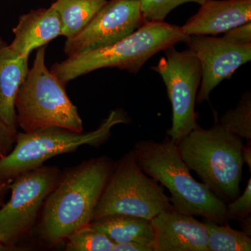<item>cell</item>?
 Listing matches in <instances>:
<instances>
[{
    "instance_id": "cell-1",
    "label": "cell",
    "mask_w": 251,
    "mask_h": 251,
    "mask_svg": "<svg viewBox=\"0 0 251 251\" xmlns=\"http://www.w3.org/2000/svg\"><path fill=\"white\" fill-rule=\"evenodd\" d=\"M114 164L108 157L101 156L61 175L44 202L39 225L40 237L48 245H57L90 225Z\"/></svg>"
},
{
    "instance_id": "cell-2",
    "label": "cell",
    "mask_w": 251,
    "mask_h": 251,
    "mask_svg": "<svg viewBox=\"0 0 251 251\" xmlns=\"http://www.w3.org/2000/svg\"><path fill=\"white\" fill-rule=\"evenodd\" d=\"M132 151L142 171L168 190L175 210L218 224H228L227 204L193 177L177 145L169 137L161 142L141 140Z\"/></svg>"
},
{
    "instance_id": "cell-3",
    "label": "cell",
    "mask_w": 251,
    "mask_h": 251,
    "mask_svg": "<svg viewBox=\"0 0 251 251\" xmlns=\"http://www.w3.org/2000/svg\"><path fill=\"white\" fill-rule=\"evenodd\" d=\"M181 27L161 22H146L133 34L101 49L72 55L54 63L50 71L63 85L103 68H117L136 74L153 55L188 40Z\"/></svg>"
},
{
    "instance_id": "cell-4",
    "label": "cell",
    "mask_w": 251,
    "mask_h": 251,
    "mask_svg": "<svg viewBox=\"0 0 251 251\" xmlns=\"http://www.w3.org/2000/svg\"><path fill=\"white\" fill-rule=\"evenodd\" d=\"M183 161L226 204L239 197L244 161L242 138L216 123L209 129L198 126L180 140Z\"/></svg>"
},
{
    "instance_id": "cell-5",
    "label": "cell",
    "mask_w": 251,
    "mask_h": 251,
    "mask_svg": "<svg viewBox=\"0 0 251 251\" xmlns=\"http://www.w3.org/2000/svg\"><path fill=\"white\" fill-rule=\"evenodd\" d=\"M46 46L38 49L32 66L20 87L15 101L17 125L23 132L59 126L83 132L77 108L66 92V86L46 64Z\"/></svg>"
},
{
    "instance_id": "cell-6",
    "label": "cell",
    "mask_w": 251,
    "mask_h": 251,
    "mask_svg": "<svg viewBox=\"0 0 251 251\" xmlns=\"http://www.w3.org/2000/svg\"><path fill=\"white\" fill-rule=\"evenodd\" d=\"M127 122L126 115L117 109L110 112L97 129L86 133L59 126L18 132L14 148L0 160V181L11 182L23 173L44 166L50 158L73 152L83 145L98 146L108 140L114 126Z\"/></svg>"
},
{
    "instance_id": "cell-7",
    "label": "cell",
    "mask_w": 251,
    "mask_h": 251,
    "mask_svg": "<svg viewBox=\"0 0 251 251\" xmlns=\"http://www.w3.org/2000/svg\"><path fill=\"white\" fill-rule=\"evenodd\" d=\"M173 209L170 198L142 171L130 150L114 164L92 221L115 214L151 220L160 213Z\"/></svg>"
},
{
    "instance_id": "cell-8",
    "label": "cell",
    "mask_w": 251,
    "mask_h": 251,
    "mask_svg": "<svg viewBox=\"0 0 251 251\" xmlns=\"http://www.w3.org/2000/svg\"><path fill=\"white\" fill-rule=\"evenodd\" d=\"M61 175L57 167L42 166L11 181V197L0 208V242L14 249L29 233Z\"/></svg>"
},
{
    "instance_id": "cell-9",
    "label": "cell",
    "mask_w": 251,
    "mask_h": 251,
    "mask_svg": "<svg viewBox=\"0 0 251 251\" xmlns=\"http://www.w3.org/2000/svg\"><path fill=\"white\" fill-rule=\"evenodd\" d=\"M153 71L166 86L173 109L172 126L168 135L175 143L197 128L195 104L202 80L201 63L189 49L178 51L174 46L166 50Z\"/></svg>"
},
{
    "instance_id": "cell-10",
    "label": "cell",
    "mask_w": 251,
    "mask_h": 251,
    "mask_svg": "<svg viewBox=\"0 0 251 251\" xmlns=\"http://www.w3.org/2000/svg\"><path fill=\"white\" fill-rule=\"evenodd\" d=\"M145 23L140 0H110L80 32L67 39L64 53L70 56L112 45Z\"/></svg>"
},
{
    "instance_id": "cell-11",
    "label": "cell",
    "mask_w": 251,
    "mask_h": 251,
    "mask_svg": "<svg viewBox=\"0 0 251 251\" xmlns=\"http://www.w3.org/2000/svg\"><path fill=\"white\" fill-rule=\"evenodd\" d=\"M186 42L202 69L199 103L208 100L216 86L225 79H230L237 69L251 61V44L241 45L223 37L204 35L190 36Z\"/></svg>"
},
{
    "instance_id": "cell-12",
    "label": "cell",
    "mask_w": 251,
    "mask_h": 251,
    "mask_svg": "<svg viewBox=\"0 0 251 251\" xmlns=\"http://www.w3.org/2000/svg\"><path fill=\"white\" fill-rule=\"evenodd\" d=\"M153 251H209L208 232L204 223L174 209L151 220Z\"/></svg>"
},
{
    "instance_id": "cell-13",
    "label": "cell",
    "mask_w": 251,
    "mask_h": 251,
    "mask_svg": "<svg viewBox=\"0 0 251 251\" xmlns=\"http://www.w3.org/2000/svg\"><path fill=\"white\" fill-rule=\"evenodd\" d=\"M251 21V0H207L181 27L186 36L226 32Z\"/></svg>"
},
{
    "instance_id": "cell-14",
    "label": "cell",
    "mask_w": 251,
    "mask_h": 251,
    "mask_svg": "<svg viewBox=\"0 0 251 251\" xmlns=\"http://www.w3.org/2000/svg\"><path fill=\"white\" fill-rule=\"evenodd\" d=\"M13 33L10 49L19 55L29 57L34 50L62 35V24L57 11L50 6L21 15Z\"/></svg>"
},
{
    "instance_id": "cell-15",
    "label": "cell",
    "mask_w": 251,
    "mask_h": 251,
    "mask_svg": "<svg viewBox=\"0 0 251 251\" xmlns=\"http://www.w3.org/2000/svg\"><path fill=\"white\" fill-rule=\"evenodd\" d=\"M29 57L15 53L0 36V118L18 133L15 101L29 71Z\"/></svg>"
},
{
    "instance_id": "cell-16",
    "label": "cell",
    "mask_w": 251,
    "mask_h": 251,
    "mask_svg": "<svg viewBox=\"0 0 251 251\" xmlns=\"http://www.w3.org/2000/svg\"><path fill=\"white\" fill-rule=\"evenodd\" d=\"M90 226L113 242H138L153 247V229L151 220L115 214L93 220Z\"/></svg>"
},
{
    "instance_id": "cell-17",
    "label": "cell",
    "mask_w": 251,
    "mask_h": 251,
    "mask_svg": "<svg viewBox=\"0 0 251 251\" xmlns=\"http://www.w3.org/2000/svg\"><path fill=\"white\" fill-rule=\"evenodd\" d=\"M108 0H55L51 6L62 24V35L70 39L88 25Z\"/></svg>"
},
{
    "instance_id": "cell-18",
    "label": "cell",
    "mask_w": 251,
    "mask_h": 251,
    "mask_svg": "<svg viewBox=\"0 0 251 251\" xmlns=\"http://www.w3.org/2000/svg\"><path fill=\"white\" fill-rule=\"evenodd\" d=\"M208 232L209 251H250L251 237L243 231L231 228L228 224L221 225L204 219Z\"/></svg>"
},
{
    "instance_id": "cell-19",
    "label": "cell",
    "mask_w": 251,
    "mask_h": 251,
    "mask_svg": "<svg viewBox=\"0 0 251 251\" xmlns=\"http://www.w3.org/2000/svg\"><path fill=\"white\" fill-rule=\"evenodd\" d=\"M65 251H113L111 239L88 225L73 232L67 239Z\"/></svg>"
},
{
    "instance_id": "cell-20",
    "label": "cell",
    "mask_w": 251,
    "mask_h": 251,
    "mask_svg": "<svg viewBox=\"0 0 251 251\" xmlns=\"http://www.w3.org/2000/svg\"><path fill=\"white\" fill-rule=\"evenodd\" d=\"M220 125L242 139L251 140V97L250 93L244 94L235 109L226 112Z\"/></svg>"
},
{
    "instance_id": "cell-21",
    "label": "cell",
    "mask_w": 251,
    "mask_h": 251,
    "mask_svg": "<svg viewBox=\"0 0 251 251\" xmlns=\"http://www.w3.org/2000/svg\"><path fill=\"white\" fill-rule=\"evenodd\" d=\"M207 0H140L144 19L146 22H161L179 5L195 2L200 5Z\"/></svg>"
},
{
    "instance_id": "cell-22",
    "label": "cell",
    "mask_w": 251,
    "mask_h": 251,
    "mask_svg": "<svg viewBox=\"0 0 251 251\" xmlns=\"http://www.w3.org/2000/svg\"><path fill=\"white\" fill-rule=\"evenodd\" d=\"M251 212V179L247 182L244 193L232 202L227 203L226 215L229 220L241 221L250 216Z\"/></svg>"
},
{
    "instance_id": "cell-23",
    "label": "cell",
    "mask_w": 251,
    "mask_h": 251,
    "mask_svg": "<svg viewBox=\"0 0 251 251\" xmlns=\"http://www.w3.org/2000/svg\"><path fill=\"white\" fill-rule=\"evenodd\" d=\"M223 38L233 44H251V21L226 31Z\"/></svg>"
},
{
    "instance_id": "cell-24",
    "label": "cell",
    "mask_w": 251,
    "mask_h": 251,
    "mask_svg": "<svg viewBox=\"0 0 251 251\" xmlns=\"http://www.w3.org/2000/svg\"><path fill=\"white\" fill-rule=\"evenodd\" d=\"M16 135L0 118V160L11 152L16 143Z\"/></svg>"
},
{
    "instance_id": "cell-25",
    "label": "cell",
    "mask_w": 251,
    "mask_h": 251,
    "mask_svg": "<svg viewBox=\"0 0 251 251\" xmlns=\"http://www.w3.org/2000/svg\"><path fill=\"white\" fill-rule=\"evenodd\" d=\"M113 251H153L152 246L138 242L115 243Z\"/></svg>"
},
{
    "instance_id": "cell-26",
    "label": "cell",
    "mask_w": 251,
    "mask_h": 251,
    "mask_svg": "<svg viewBox=\"0 0 251 251\" xmlns=\"http://www.w3.org/2000/svg\"><path fill=\"white\" fill-rule=\"evenodd\" d=\"M242 156L244 163H247L251 171V142L247 140V145H244L242 150Z\"/></svg>"
},
{
    "instance_id": "cell-27",
    "label": "cell",
    "mask_w": 251,
    "mask_h": 251,
    "mask_svg": "<svg viewBox=\"0 0 251 251\" xmlns=\"http://www.w3.org/2000/svg\"><path fill=\"white\" fill-rule=\"evenodd\" d=\"M241 226H242V228L243 232L244 233L247 234L248 236L251 237V216H247V217L244 218L241 221Z\"/></svg>"
},
{
    "instance_id": "cell-28",
    "label": "cell",
    "mask_w": 251,
    "mask_h": 251,
    "mask_svg": "<svg viewBox=\"0 0 251 251\" xmlns=\"http://www.w3.org/2000/svg\"><path fill=\"white\" fill-rule=\"evenodd\" d=\"M11 182H4V181H0V201L4 197L6 190L9 188V184Z\"/></svg>"
},
{
    "instance_id": "cell-29",
    "label": "cell",
    "mask_w": 251,
    "mask_h": 251,
    "mask_svg": "<svg viewBox=\"0 0 251 251\" xmlns=\"http://www.w3.org/2000/svg\"><path fill=\"white\" fill-rule=\"evenodd\" d=\"M13 250V248L8 247V246L5 245L2 242H0V251H11Z\"/></svg>"
}]
</instances>
